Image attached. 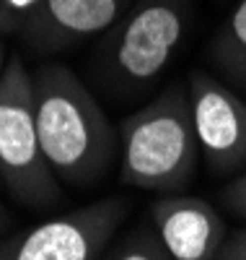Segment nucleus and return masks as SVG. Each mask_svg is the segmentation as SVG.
<instances>
[{
    "instance_id": "f03ea898",
    "label": "nucleus",
    "mask_w": 246,
    "mask_h": 260,
    "mask_svg": "<svg viewBox=\"0 0 246 260\" xmlns=\"http://www.w3.org/2000/svg\"><path fill=\"white\" fill-rule=\"evenodd\" d=\"M194 24V0H135L91 55V76L111 102L153 91Z\"/></svg>"
},
{
    "instance_id": "ddd939ff",
    "label": "nucleus",
    "mask_w": 246,
    "mask_h": 260,
    "mask_svg": "<svg viewBox=\"0 0 246 260\" xmlns=\"http://www.w3.org/2000/svg\"><path fill=\"white\" fill-rule=\"evenodd\" d=\"M21 18H24V16H21V11H16V8H11L6 3H0V39L18 34Z\"/></svg>"
},
{
    "instance_id": "9b49d317",
    "label": "nucleus",
    "mask_w": 246,
    "mask_h": 260,
    "mask_svg": "<svg viewBox=\"0 0 246 260\" xmlns=\"http://www.w3.org/2000/svg\"><path fill=\"white\" fill-rule=\"evenodd\" d=\"M218 201L226 206V211L231 216L246 221V172L236 175L231 182H226L218 190Z\"/></svg>"
},
{
    "instance_id": "9d476101",
    "label": "nucleus",
    "mask_w": 246,
    "mask_h": 260,
    "mask_svg": "<svg viewBox=\"0 0 246 260\" xmlns=\"http://www.w3.org/2000/svg\"><path fill=\"white\" fill-rule=\"evenodd\" d=\"M106 260H171L153 224L127 229L114 245H109Z\"/></svg>"
},
{
    "instance_id": "2eb2a0df",
    "label": "nucleus",
    "mask_w": 246,
    "mask_h": 260,
    "mask_svg": "<svg viewBox=\"0 0 246 260\" xmlns=\"http://www.w3.org/2000/svg\"><path fill=\"white\" fill-rule=\"evenodd\" d=\"M6 65H8V50H6V45H3V39H0V78H3Z\"/></svg>"
},
{
    "instance_id": "423d86ee",
    "label": "nucleus",
    "mask_w": 246,
    "mask_h": 260,
    "mask_svg": "<svg viewBox=\"0 0 246 260\" xmlns=\"http://www.w3.org/2000/svg\"><path fill=\"white\" fill-rule=\"evenodd\" d=\"M199 154L213 177L246 172V99L205 68L187 73Z\"/></svg>"
},
{
    "instance_id": "0eeeda50",
    "label": "nucleus",
    "mask_w": 246,
    "mask_h": 260,
    "mask_svg": "<svg viewBox=\"0 0 246 260\" xmlns=\"http://www.w3.org/2000/svg\"><path fill=\"white\" fill-rule=\"evenodd\" d=\"M135 0H36L21 11L18 39L36 57L68 52L83 42L104 37Z\"/></svg>"
},
{
    "instance_id": "20e7f679",
    "label": "nucleus",
    "mask_w": 246,
    "mask_h": 260,
    "mask_svg": "<svg viewBox=\"0 0 246 260\" xmlns=\"http://www.w3.org/2000/svg\"><path fill=\"white\" fill-rule=\"evenodd\" d=\"M0 180L13 203L26 211H50L65 201L62 182L39 143L31 71L18 52L8 55L0 78Z\"/></svg>"
},
{
    "instance_id": "4468645a",
    "label": "nucleus",
    "mask_w": 246,
    "mask_h": 260,
    "mask_svg": "<svg viewBox=\"0 0 246 260\" xmlns=\"http://www.w3.org/2000/svg\"><path fill=\"white\" fill-rule=\"evenodd\" d=\"M11 226H13V216H11V211L3 203H0V237H3Z\"/></svg>"
},
{
    "instance_id": "39448f33",
    "label": "nucleus",
    "mask_w": 246,
    "mask_h": 260,
    "mask_svg": "<svg viewBox=\"0 0 246 260\" xmlns=\"http://www.w3.org/2000/svg\"><path fill=\"white\" fill-rule=\"evenodd\" d=\"M127 216V201L109 195L0 237V260H99Z\"/></svg>"
},
{
    "instance_id": "1a4fd4ad",
    "label": "nucleus",
    "mask_w": 246,
    "mask_h": 260,
    "mask_svg": "<svg viewBox=\"0 0 246 260\" xmlns=\"http://www.w3.org/2000/svg\"><path fill=\"white\" fill-rule=\"evenodd\" d=\"M205 62L210 73L246 99V0H238L213 31L205 47Z\"/></svg>"
},
{
    "instance_id": "f8f14e48",
    "label": "nucleus",
    "mask_w": 246,
    "mask_h": 260,
    "mask_svg": "<svg viewBox=\"0 0 246 260\" xmlns=\"http://www.w3.org/2000/svg\"><path fill=\"white\" fill-rule=\"evenodd\" d=\"M218 260H246V226L226 237V245H223Z\"/></svg>"
},
{
    "instance_id": "7ed1b4c3",
    "label": "nucleus",
    "mask_w": 246,
    "mask_h": 260,
    "mask_svg": "<svg viewBox=\"0 0 246 260\" xmlns=\"http://www.w3.org/2000/svg\"><path fill=\"white\" fill-rule=\"evenodd\" d=\"M117 133L122 185L176 195L194 182L202 154L192 122L187 81H171L148 104L127 115Z\"/></svg>"
},
{
    "instance_id": "dca6fc26",
    "label": "nucleus",
    "mask_w": 246,
    "mask_h": 260,
    "mask_svg": "<svg viewBox=\"0 0 246 260\" xmlns=\"http://www.w3.org/2000/svg\"><path fill=\"white\" fill-rule=\"evenodd\" d=\"M0 185H3V180H0Z\"/></svg>"
},
{
    "instance_id": "6e6552de",
    "label": "nucleus",
    "mask_w": 246,
    "mask_h": 260,
    "mask_svg": "<svg viewBox=\"0 0 246 260\" xmlns=\"http://www.w3.org/2000/svg\"><path fill=\"white\" fill-rule=\"evenodd\" d=\"M150 224L171 260H218L226 245L220 211L197 195H161L150 203Z\"/></svg>"
},
{
    "instance_id": "f257e3e1",
    "label": "nucleus",
    "mask_w": 246,
    "mask_h": 260,
    "mask_svg": "<svg viewBox=\"0 0 246 260\" xmlns=\"http://www.w3.org/2000/svg\"><path fill=\"white\" fill-rule=\"evenodd\" d=\"M36 133L55 177L75 190H94L119 161V133L96 94L65 62L31 71Z\"/></svg>"
}]
</instances>
